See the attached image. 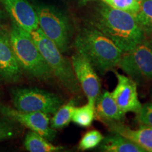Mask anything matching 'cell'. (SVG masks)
Segmentation results:
<instances>
[{"label": "cell", "mask_w": 152, "mask_h": 152, "mask_svg": "<svg viewBox=\"0 0 152 152\" xmlns=\"http://www.w3.org/2000/svg\"><path fill=\"white\" fill-rule=\"evenodd\" d=\"M15 109L23 111L54 114L63 104V100L54 93L36 87H16L11 90Z\"/></svg>", "instance_id": "8992f818"}, {"label": "cell", "mask_w": 152, "mask_h": 152, "mask_svg": "<svg viewBox=\"0 0 152 152\" xmlns=\"http://www.w3.org/2000/svg\"><path fill=\"white\" fill-rule=\"evenodd\" d=\"M137 1H138V2H140V3H141L142 1H143V0H137Z\"/></svg>", "instance_id": "484cf974"}, {"label": "cell", "mask_w": 152, "mask_h": 152, "mask_svg": "<svg viewBox=\"0 0 152 152\" xmlns=\"http://www.w3.org/2000/svg\"><path fill=\"white\" fill-rule=\"evenodd\" d=\"M118 66L135 82L152 80V41L144 39L123 53Z\"/></svg>", "instance_id": "52a82bcc"}, {"label": "cell", "mask_w": 152, "mask_h": 152, "mask_svg": "<svg viewBox=\"0 0 152 152\" xmlns=\"http://www.w3.org/2000/svg\"><path fill=\"white\" fill-rule=\"evenodd\" d=\"M151 102H152V94H151Z\"/></svg>", "instance_id": "4316f807"}, {"label": "cell", "mask_w": 152, "mask_h": 152, "mask_svg": "<svg viewBox=\"0 0 152 152\" xmlns=\"http://www.w3.org/2000/svg\"><path fill=\"white\" fill-rule=\"evenodd\" d=\"M4 13L1 10H0V20H1V19L4 18Z\"/></svg>", "instance_id": "d4e9b609"}, {"label": "cell", "mask_w": 152, "mask_h": 152, "mask_svg": "<svg viewBox=\"0 0 152 152\" xmlns=\"http://www.w3.org/2000/svg\"><path fill=\"white\" fill-rule=\"evenodd\" d=\"M77 1H78V2L80 4H87L90 1H92V0H77Z\"/></svg>", "instance_id": "cb8c5ba5"}, {"label": "cell", "mask_w": 152, "mask_h": 152, "mask_svg": "<svg viewBox=\"0 0 152 152\" xmlns=\"http://www.w3.org/2000/svg\"><path fill=\"white\" fill-rule=\"evenodd\" d=\"M113 8L128 12L135 16L140 9V3L137 0H102Z\"/></svg>", "instance_id": "7402d4cb"}, {"label": "cell", "mask_w": 152, "mask_h": 152, "mask_svg": "<svg viewBox=\"0 0 152 152\" xmlns=\"http://www.w3.org/2000/svg\"><path fill=\"white\" fill-rule=\"evenodd\" d=\"M0 115H4L16 121L31 131L41 134L49 141L56 136V130L49 126V115L43 112L23 111L0 103Z\"/></svg>", "instance_id": "ba28073f"}, {"label": "cell", "mask_w": 152, "mask_h": 152, "mask_svg": "<svg viewBox=\"0 0 152 152\" xmlns=\"http://www.w3.org/2000/svg\"><path fill=\"white\" fill-rule=\"evenodd\" d=\"M12 21L28 33L39 27L35 9L28 0H0Z\"/></svg>", "instance_id": "7c38bea8"}, {"label": "cell", "mask_w": 152, "mask_h": 152, "mask_svg": "<svg viewBox=\"0 0 152 152\" xmlns=\"http://www.w3.org/2000/svg\"><path fill=\"white\" fill-rule=\"evenodd\" d=\"M135 18L144 32L152 35V0H143Z\"/></svg>", "instance_id": "ffe728a7"}, {"label": "cell", "mask_w": 152, "mask_h": 152, "mask_svg": "<svg viewBox=\"0 0 152 152\" xmlns=\"http://www.w3.org/2000/svg\"><path fill=\"white\" fill-rule=\"evenodd\" d=\"M75 102L71 100L67 104L61 106L54 113V115L51 121V128L54 130H60L68 126L72 121V117L75 109Z\"/></svg>", "instance_id": "e0dca14e"}, {"label": "cell", "mask_w": 152, "mask_h": 152, "mask_svg": "<svg viewBox=\"0 0 152 152\" xmlns=\"http://www.w3.org/2000/svg\"><path fill=\"white\" fill-rule=\"evenodd\" d=\"M9 33L11 45L22 71L39 80L52 79L54 76L52 72L30 33L13 21Z\"/></svg>", "instance_id": "3957f363"}, {"label": "cell", "mask_w": 152, "mask_h": 152, "mask_svg": "<svg viewBox=\"0 0 152 152\" xmlns=\"http://www.w3.org/2000/svg\"><path fill=\"white\" fill-rule=\"evenodd\" d=\"M30 33L50 68L53 75L68 92L73 94L78 93L80 86L71 61L63 56V53L61 52L56 45L42 33L39 27Z\"/></svg>", "instance_id": "277c9868"}, {"label": "cell", "mask_w": 152, "mask_h": 152, "mask_svg": "<svg viewBox=\"0 0 152 152\" xmlns=\"http://www.w3.org/2000/svg\"><path fill=\"white\" fill-rule=\"evenodd\" d=\"M137 114V119L140 124L152 128V102L142 106L140 111Z\"/></svg>", "instance_id": "603a6c76"}, {"label": "cell", "mask_w": 152, "mask_h": 152, "mask_svg": "<svg viewBox=\"0 0 152 152\" xmlns=\"http://www.w3.org/2000/svg\"><path fill=\"white\" fill-rule=\"evenodd\" d=\"M95 104V114L104 122H121L124 119L125 113L117 105L111 92L105 91L99 95Z\"/></svg>", "instance_id": "5bb4252c"}, {"label": "cell", "mask_w": 152, "mask_h": 152, "mask_svg": "<svg viewBox=\"0 0 152 152\" xmlns=\"http://www.w3.org/2000/svg\"><path fill=\"white\" fill-rule=\"evenodd\" d=\"M95 118V104L88 102L80 107H75L72 121L82 128H88Z\"/></svg>", "instance_id": "ac0fdd59"}, {"label": "cell", "mask_w": 152, "mask_h": 152, "mask_svg": "<svg viewBox=\"0 0 152 152\" xmlns=\"http://www.w3.org/2000/svg\"><path fill=\"white\" fill-rule=\"evenodd\" d=\"M35 9L39 28L42 33L56 45L61 52H66L71 38V26L66 15L52 5L38 4Z\"/></svg>", "instance_id": "5b68a950"}, {"label": "cell", "mask_w": 152, "mask_h": 152, "mask_svg": "<svg viewBox=\"0 0 152 152\" xmlns=\"http://www.w3.org/2000/svg\"><path fill=\"white\" fill-rule=\"evenodd\" d=\"M110 130L113 133L118 134L145 150V151L152 152V128L147 125H141L140 128L133 130L120 122L107 123Z\"/></svg>", "instance_id": "4fadbf2b"}, {"label": "cell", "mask_w": 152, "mask_h": 152, "mask_svg": "<svg viewBox=\"0 0 152 152\" xmlns=\"http://www.w3.org/2000/svg\"><path fill=\"white\" fill-rule=\"evenodd\" d=\"M74 46L77 53L102 74L116 66L123 54L111 39L94 27L82 30L75 38Z\"/></svg>", "instance_id": "7a4b0ae2"}, {"label": "cell", "mask_w": 152, "mask_h": 152, "mask_svg": "<svg viewBox=\"0 0 152 152\" xmlns=\"http://www.w3.org/2000/svg\"><path fill=\"white\" fill-rule=\"evenodd\" d=\"M21 75L22 69L11 45L10 33L0 28V80L16 83Z\"/></svg>", "instance_id": "30bf717a"}, {"label": "cell", "mask_w": 152, "mask_h": 152, "mask_svg": "<svg viewBox=\"0 0 152 152\" xmlns=\"http://www.w3.org/2000/svg\"><path fill=\"white\" fill-rule=\"evenodd\" d=\"M23 145L26 150L30 152H56L63 149V147L54 145L48 140L34 131L27 133Z\"/></svg>", "instance_id": "2e32d148"}, {"label": "cell", "mask_w": 152, "mask_h": 152, "mask_svg": "<svg viewBox=\"0 0 152 152\" xmlns=\"http://www.w3.org/2000/svg\"><path fill=\"white\" fill-rule=\"evenodd\" d=\"M104 139V136L99 130H92L87 132L83 136L79 142V149L85 150L92 149L99 145Z\"/></svg>", "instance_id": "44dd1931"}, {"label": "cell", "mask_w": 152, "mask_h": 152, "mask_svg": "<svg viewBox=\"0 0 152 152\" xmlns=\"http://www.w3.org/2000/svg\"><path fill=\"white\" fill-rule=\"evenodd\" d=\"M118 83L111 92L114 100L123 113L133 112L137 113L142 108L138 98L137 83L130 77L115 72Z\"/></svg>", "instance_id": "8fae6325"}, {"label": "cell", "mask_w": 152, "mask_h": 152, "mask_svg": "<svg viewBox=\"0 0 152 152\" xmlns=\"http://www.w3.org/2000/svg\"><path fill=\"white\" fill-rule=\"evenodd\" d=\"M101 151L107 152H145V150L124 137L115 134L103 139Z\"/></svg>", "instance_id": "9a60e30c"}, {"label": "cell", "mask_w": 152, "mask_h": 152, "mask_svg": "<svg viewBox=\"0 0 152 152\" xmlns=\"http://www.w3.org/2000/svg\"><path fill=\"white\" fill-rule=\"evenodd\" d=\"M93 27L111 39L123 53L132 49L145 39L135 16L106 3L96 9Z\"/></svg>", "instance_id": "6da1fadb"}, {"label": "cell", "mask_w": 152, "mask_h": 152, "mask_svg": "<svg viewBox=\"0 0 152 152\" xmlns=\"http://www.w3.org/2000/svg\"><path fill=\"white\" fill-rule=\"evenodd\" d=\"M22 125L14 120L0 115V142L13 140L20 135Z\"/></svg>", "instance_id": "d6986e66"}, {"label": "cell", "mask_w": 152, "mask_h": 152, "mask_svg": "<svg viewBox=\"0 0 152 152\" xmlns=\"http://www.w3.org/2000/svg\"><path fill=\"white\" fill-rule=\"evenodd\" d=\"M71 64L77 80L88 99V102L95 104L100 94V81L94 68L85 57L78 53L71 57Z\"/></svg>", "instance_id": "9c48e42d"}]
</instances>
